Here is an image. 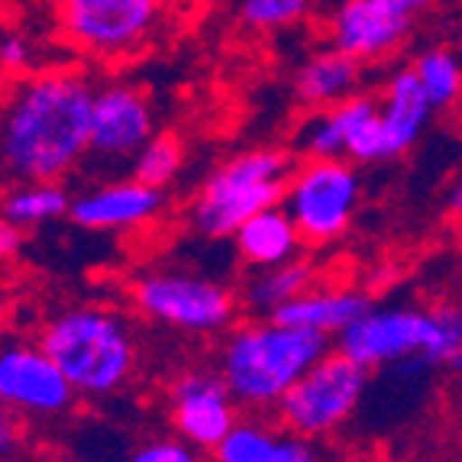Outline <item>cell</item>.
Listing matches in <instances>:
<instances>
[{"mask_svg":"<svg viewBox=\"0 0 462 462\" xmlns=\"http://www.w3.org/2000/svg\"><path fill=\"white\" fill-rule=\"evenodd\" d=\"M417 81L430 97L433 110H453L462 100V55L449 46H427L414 55Z\"/></svg>","mask_w":462,"mask_h":462,"instance_id":"7402d4cb","label":"cell"},{"mask_svg":"<svg viewBox=\"0 0 462 462\" xmlns=\"http://www.w3.org/2000/svg\"><path fill=\"white\" fill-rule=\"evenodd\" d=\"M369 308L372 300L359 291H346V288H308L304 294L288 300L282 310H275V320L300 327V330L324 333V337H339Z\"/></svg>","mask_w":462,"mask_h":462,"instance_id":"ac0fdd59","label":"cell"},{"mask_svg":"<svg viewBox=\"0 0 462 462\" xmlns=\"http://www.w3.org/2000/svg\"><path fill=\"white\" fill-rule=\"evenodd\" d=\"M330 353V337L282 324L275 317H259L226 330L217 372L239 401V408L275 411L278 401L294 388L304 372L314 369Z\"/></svg>","mask_w":462,"mask_h":462,"instance_id":"7a4b0ae2","label":"cell"},{"mask_svg":"<svg viewBox=\"0 0 462 462\" xmlns=\"http://www.w3.org/2000/svg\"><path fill=\"white\" fill-rule=\"evenodd\" d=\"M282 433V427L263 417H239L236 427L210 449V462H272Z\"/></svg>","mask_w":462,"mask_h":462,"instance_id":"603a6c76","label":"cell"},{"mask_svg":"<svg viewBox=\"0 0 462 462\" xmlns=\"http://www.w3.org/2000/svg\"><path fill=\"white\" fill-rule=\"evenodd\" d=\"M308 288H314V269L304 259H291L272 269H253L246 285L239 288V300L253 317H275V310H282Z\"/></svg>","mask_w":462,"mask_h":462,"instance_id":"ffe728a7","label":"cell"},{"mask_svg":"<svg viewBox=\"0 0 462 462\" xmlns=\"http://www.w3.org/2000/svg\"><path fill=\"white\" fill-rule=\"evenodd\" d=\"M433 114L437 110L417 81L414 69L411 65L394 69L385 78V88L378 91V130L385 143V162L417 146V139L424 136Z\"/></svg>","mask_w":462,"mask_h":462,"instance_id":"2e32d148","label":"cell"},{"mask_svg":"<svg viewBox=\"0 0 462 462\" xmlns=\"http://www.w3.org/2000/svg\"><path fill=\"white\" fill-rule=\"evenodd\" d=\"M130 304L149 324L208 337L233 330L243 300L230 285L200 272L149 269L130 282Z\"/></svg>","mask_w":462,"mask_h":462,"instance_id":"52a82bcc","label":"cell"},{"mask_svg":"<svg viewBox=\"0 0 462 462\" xmlns=\"http://www.w3.org/2000/svg\"><path fill=\"white\" fill-rule=\"evenodd\" d=\"M32 59H36V46L23 30H7L0 39V65L10 78H23L32 71Z\"/></svg>","mask_w":462,"mask_h":462,"instance_id":"4316f807","label":"cell"},{"mask_svg":"<svg viewBox=\"0 0 462 462\" xmlns=\"http://www.w3.org/2000/svg\"><path fill=\"white\" fill-rule=\"evenodd\" d=\"M230 10L253 32H285L308 20L314 0H230Z\"/></svg>","mask_w":462,"mask_h":462,"instance_id":"cb8c5ba5","label":"cell"},{"mask_svg":"<svg viewBox=\"0 0 462 462\" xmlns=\"http://www.w3.org/2000/svg\"><path fill=\"white\" fill-rule=\"evenodd\" d=\"M49 462H94V459H81V456H59V459H49Z\"/></svg>","mask_w":462,"mask_h":462,"instance_id":"4dcf8cb0","label":"cell"},{"mask_svg":"<svg viewBox=\"0 0 462 462\" xmlns=\"http://www.w3.org/2000/svg\"><path fill=\"white\" fill-rule=\"evenodd\" d=\"M126 462H204L200 459V449L191 447L188 439L175 437H152L146 443H139Z\"/></svg>","mask_w":462,"mask_h":462,"instance_id":"484cf974","label":"cell"},{"mask_svg":"<svg viewBox=\"0 0 462 462\" xmlns=\"http://www.w3.org/2000/svg\"><path fill=\"white\" fill-rule=\"evenodd\" d=\"M165 194L162 188L143 185L139 178H110L94 188H85L71 198V220L81 230L114 233V230H136L152 224L162 214Z\"/></svg>","mask_w":462,"mask_h":462,"instance_id":"5bb4252c","label":"cell"},{"mask_svg":"<svg viewBox=\"0 0 462 462\" xmlns=\"http://www.w3.org/2000/svg\"><path fill=\"white\" fill-rule=\"evenodd\" d=\"M363 198V178L349 159H304L288 178L282 208L291 214L304 243L327 246L353 224Z\"/></svg>","mask_w":462,"mask_h":462,"instance_id":"9c48e42d","label":"cell"},{"mask_svg":"<svg viewBox=\"0 0 462 462\" xmlns=\"http://www.w3.org/2000/svg\"><path fill=\"white\" fill-rule=\"evenodd\" d=\"M369 388V369L343 349H330L278 401L275 420L285 433L320 439L353 420Z\"/></svg>","mask_w":462,"mask_h":462,"instance_id":"ba28073f","label":"cell"},{"mask_svg":"<svg viewBox=\"0 0 462 462\" xmlns=\"http://www.w3.org/2000/svg\"><path fill=\"white\" fill-rule=\"evenodd\" d=\"M300 243H304V236L282 204L255 214L233 236V246L249 269H272V265L291 263V259H298Z\"/></svg>","mask_w":462,"mask_h":462,"instance_id":"d6986e66","label":"cell"},{"mask_svg":"<svg viewBox=\"0 0 462 462\" xmlns=\"http://www.w3.org/2000/svg\"><path fill=\"white\" fill-rule=\"evenodd\" d=\"M239 401L226 388L224 375L210 369H191L171 382L169 388V424L181 439L200 453L210 449L236 427Z\"/></svg>","mask_w":462,"mask_h":462,"instance_id":"4fadbf2b","label":"cell"},{"mask_svg":"<svg viewBox=\"0 0 462 462\" xmlns=\"http://www.w3.org/2000/svg\"><path fill=\"white\" fill-rule=\"evenodd\" d=\"M291 152L275 146H255L220 162L188 204V224L198 236L233 239L255 214L285 200L288 178L294 171Z\"/></svg>","mask_w":462,"mask_h":462,"instance_id":"5b68a950","label":"cell"},{"mask_svg":"<svg viewBox=\"0 0 462 462\" xmlns=\"http://www.w3.org/2000/svg\"><path fill=\"white\" fill-rule=\"evenodd\" d=\"M152 104L130 81H107L97 85L91 114V162L120 165L133 162L139 149L155 136Z\"/></svg>","mask_w":462,"mask_h":462,"instance_id":"7c38bea8","label":"cell"},{"mask_svg":"<svg viewBox=\"0 0 462 462\" xmlns=\"http://www.w3.org/2000/svg\"><path fill=\"white\" fill-rule=\"evenodd\" d=\"M272 462H324V456L314 447V439L298 437V433H282Z\"/></svg>","mask_w":462,"mask_h":462,"instance_id":"83f0119b","label":"cell"},{"mask_svg":"<svg viewBox=\"0 0 462 462\" xmlns=\"http://www.w3.org/2000/svg\"><path fill=\"white\" fill-rule=\"evenodd\" d=\"M20 246H23V230L4 220V226H0V255H4V259L10 263V259H14L16 249H20Z\"/></svg>","mask_w":462,"mask_h":462,"instance_id":"f1b7e54d","label":"cell"},{"mask_svg":"<svg viewBox=\"0 0 462 462\" xmlns=\"http://www.w3.org/2000/svg\"><path fill=\"white\" fill-rule=\"evenodd\" d=\"M337 349L353 356L369 372L401 363L462 365V304L443 300L433 308L414 304H372L353 327L337 337Z\"/></svg>","mask_w":462,"mask_h":462,"instance_id":"3957f363","label":"cell"},{"mask_svg":"<svg viewBox=\"0 0 462 462\" xmlns=\"http://www.w3.org/2000/svg\"><path fill=\"white\" fill-rule=\"evenodd\" d=\"M456 49H459V55H462V23H459V32H456Z\"/></svg>","mask_w":462,"mask_h":462,"instance_id":"1f68e13d","label":"cell"},{"mask_svg":"<svg viewBox=\"0 0 462 462\" xmlns=\"http://www.w3.org/2000/svg\"><path fill=\"white\" fill-rule=\"evenodd\" d=\"M75 385L42 346L7 343L0 353V401L10 414L59 417L75 408Z\"/></svg>","mask_w":462,"mask_h":462,"instance_id":"8fae6325","label":"cell"},{"mask_svg":"<svg viewBox=\"0 0 462 462\" xmlns=\"http://www.w3.org/2000/svg\"><path fill=\"white\" fill-rule=\"evenodd\" d=\"M97 88L85 71L55 65L10 85L0 120V162L10 181H62L88 159Z\"/></svg>","mask_w":462,"mask_h":462,"instance_id":"6da1fadb","label":"cell"},{"mask_svg":"<svg viewBox=\"0 0 462 462\" xmlns=\"http://www.w3.org/2000/svg\"><path fill=\"white\" fill-rule=\"evenodd\" d=\"M378 116V94H356L324 110H310L294 133L304 159H349L369 124Z\"/></svg>","mask_w":462,"mask_h":462,"instance_id":"9a60e30c","label":"cell"},{"mask_svg":"<svg viewBox=\"0 0 462 462\" xmlns=\"http://www.w3.org/2000/svg\"><path fill=\"white\" fill-rule=\"evenodd\" d=\"M71 214V194L62 181H16L4 194V220L20 230H36Z\"/></svg>","mask_w":462,"mask_h":462,"instance_id":"44dd1931","label":"cell"},{"mask_svg":"<svg viewBox=\"0 0 462 462\" xmlns=\"http://www.w3.org/2000/svg\"><path fill=\"white\" fill-rule=\"evenodd\" d=\"M185 162V146L175 133H155L146 146L139 149V155L130 162V175L139 178L143 185L165 188L175 181Z\"/></svg>","mask_w":462,"mask_h":462,"instance_id":"d4e9b609","label":"cell"},{"mask_svg":"<svg viewBox=\"0 0 462 462\" xmlns=\"http://www.w3.org/2000/svg\"><path fill=\"white\" fill-rule=\"evenodd\" d=\"M447 210L453 217H462V175L456 178V185L449 188V194H447Z\"/></svg>","mask_w":462,"mask_h":462,"instance_id":"f546056e","label":"cell"},{"mask_svg":"<svg viewBox=\"0 0 462 462\" xmlns=\"http://www.w3.org/2000/svg\"><path fill=\"white\" fill-rule=\"evenodd\" d=\"M181 4H208V0H181Z\"/></svg>","mask_w":462,"mask_h":462,"instance_id":"d6a6232c","label":"cell"},{"mask_svg":"<svg viewBox=\"0 0 462 462\" xmlns=\"http://www.w3.org/2000/svg\"><path fill=\"white\" fill-rule=\"evenodd\" d=\"M39 346L69 375L78 398H110L136 372L139 346L124 317L97 304H78L55 314Z\"/></svg>","mask_w":462,"mask_h":462,"instance_id":"277c9868","label":"cell"},{"mask_svg":"<svg viewBox=\"0 0 462 462\" xmlns=\"http://www.w3.org/2000/svg\"><path fill=\"white\" fill-rule=\"evenodd\" d=\"M171 0H52L55 36L75 55L97 65L126 62L149 49Z\"/></svg>","mask_w":462,"mask_h":462,"instance_id":"8992f818","label":"cell"},{"mask_svg":"<svg viewBox=\"0 0 462 462\" xmlns=\"http://www.w3.org/2000/svg\"><path fill=\"white\" fill-rule=\"evenodd\" d=\"M433 4L437 0H339L327 16V39L363 65L385 62Z\"/></svg>","mask_w":462,"mask_h":462,"instance_id":"30bf717a","label":"cell"},{"mask_svg":"<svg viewBox=\"0 0 462 462\" xmlns=\"http://www.w3.org/2000/svg\"><path fill=\"white\" fill-rule=\"evenodd\" d=\"M363 78L365 65L359 59H353V55H346L337 46H327L310 52L298 65V71L291 78V91L298 97V104H304L310 110H324L339 104V100L363 94L359 91Z\"/></svg>","mask_w":462,"mask_h":462,"instance_id":"e0dca14e","label":"cell"}]
</instances>
